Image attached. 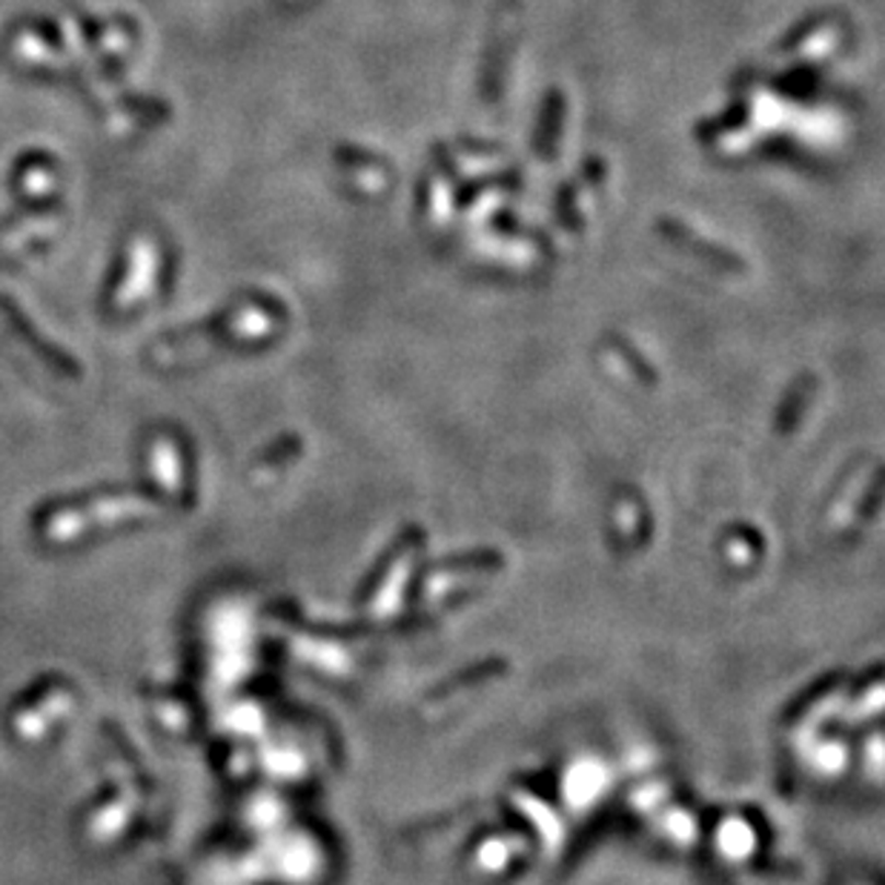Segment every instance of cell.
Listing matches in <instances>:
<instances>
[{
    "mask_svg": "<svg viewBox=\"0 0 885 885\" xmlns=\"http://www.w3.org/2000/svg\"><path fill=\"white\" fill-rule=\"evenodd\" d=\"M0 315L7 319V324L12 330H15V335L21 338L23 344H30L32 350L37 353V356L44 358L46 365H53L55 370H64V372H78V367H74V361L69 356H64V353H58L55 347H49V344L41 338V333H35L30 324V319L23 315V310L18 307V301H12L9 296H3L0 292Z\"/></svg>",
    "mask_w": 885,
    "mask_h": 885,
    "instance_id": "obj_1",
    "label": "cell"
}]
</instances>
